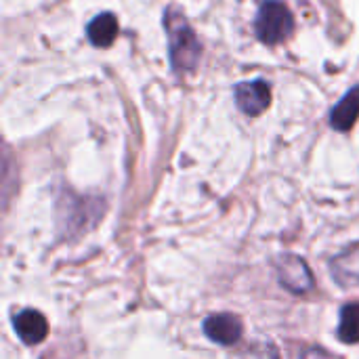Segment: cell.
<instances>
[{
    "label": "cell",
    "instance_id": "obj_9",
    "mask_svg": "<svg viewBox=\"0 0 359 359\" xmlns=\"http://www.w3.org/2000/svg\"><path fill=\"white\" fill-rule=\"evenodd\" d=\"M118 36V19L111 13H103L88 23V38L95 46H109Z\"/></svg>",
    "mask_w": 359,
    "mask_h": 359
},
{
    "label": "cell",
    "instance_id": "obj_4",
    "mask_svg": "<svg viewBox=\"0 0 359 359\" xmlns=\"http://www.w3.org/2000/svg\"><path fill=\"white\" fill-rule=\"evenodd\" d=\"M236 103L246 116H261L271 103V88L265 80L242 82L236 86Z\"/></svg>",
    "mask_w": 359,
    "mask_h": 359
},
{
    "label": "cell",
    "instance_id": "obj_6",
    "mask_svg": "<svg viewBox=\"0 0 359 359\" xmlns=\"http://www.w3.org/2000/svg\"><path fill=\"white\" fill-rule=\"evenodd\" d=\"M13 326L17 337L25 343V345H38L46 339L48 334V324L46 318L34 309H25L21 313H17L13 318Z\"/></svg>",
    "mask_w": 359,
    "mask_h": 359
},
{
    "label": "cell",
    "instance_id": "obj_10",
    "mask_svg": "<svg viewBox=\"0 0 359 359\" xmlns=\"http://www.w3.org/2000/svg\"><path fill=\"white\" fill-rule=\"evenodd\" d=\"M339 339L347 345L359 343V303H349L341 311Z\"/></svg>",
    "mask_w": 359,
    "mask_h": 359
},
{
    "label": "cell",
    "instance_id": "obj_5",
    "mask_svg": "<svg viewBox=\"0 0 359 359\" xmlns=\"http://www.w3.org/2000/svg\"><path fill=\"white\" fill-rule=\"evenodd\" d=\"M204 332H206V337H208L212 343L231 347V345H236V343L242 339L244 328H242V322H240L236 316L219 313V316H210V318L204 322Z\"/></svg>",
    "mask_w": 359,
    "mask_h": 359
},
{
    "label": "cell",
    "instance_id": "obj_8",
    "mask_svg": "<svg viewBox=\"0 0 359 359\" xmlns=\"http://www.w3.org/2000/svg\"><path fill=\"white\" fill-rule=\"evenodd\" d=\"M332 271L339 284L343 286H358L359 284V244L347 248L332 261Z\"/></svg>",
    "mask_w": 359,
    "mask_h": 359
},
{
    "label": "cell",
    "instance_id": "obj_7",
    "mask_svg": "<svg viewBox=\"0 0 359 359\" xmlns=\"http://www.w3.org/2000/svg\"><path fill=\"white\" fill-rule=\"evenodd\" d=\"M359 118V86L351 88L332 109L330 114V124L332 128L347 133L349 128H353V124L358 122Z\"/></svg>",
    "mask_w": 359,
    "mask_h": 359
},
{
    "label": "cell",
    "instance_id": "obj_11",
    "mask_svg": "<svg viewBox=\"0 0 359 359\" xmlns=\"http://www.w3.org/2000/svg\"><path fill=\"white\" fill-rule=\"evenodd\" d=\"M303 359H341V358H337V355H332V353H328V351H324V349H309V351H305Z\"/></svg>",
    "mask_w": 359,
    "mask_h": 359
},
{
    "label": "cell",
    "instance_id": "obj_3",
    "mask_svg": "<svg viewBox=\"0 0 359 359\" xmlns=\"http://www.w3.org/2000/svg\"><path fill=\"white\" fill-rule=\"evenodd\" d=\"M278 276L282 286L292 294H307L316 286L307 263L297 255H284L278 259Z\"/></svg>",
    "mask_w": 359,
    "mask_h": 359
},
{
    "label": "cell",
    "instance_id": "obj_2",
    "mask_svg": "<svg viewBox=\"0 0 359 359\" xmlns=\"http://www.w3.org/2000/svg\"><path fill=\"white\" fill-rule=\"evenodd\" d=\"M294 29V17L290 8L280 0H265L255 19V32L265 44L284 42Z\"/></svg>",
    "mask_w": 359,
    "mask_h": 359
},
{
    "label": "cell",
    "instance_id": "obj_1",
    "mask_svg": "<svg viewBox=\"0 0 359 359\" xmlns=\"http://www.w3.org/2000/svg\"><path fill=\"white\" fill-rule=\"evenodd\" d=\"M164 23H166V29H168L170 63H172L175 72H179V74L191 72L198 65L200 55H202V46L198 42V36L194 34L187 19L175 8L166 11Z\"/></svg>",
    "mask_w": 359,
    "mask_h": 359
}]
</instances>
